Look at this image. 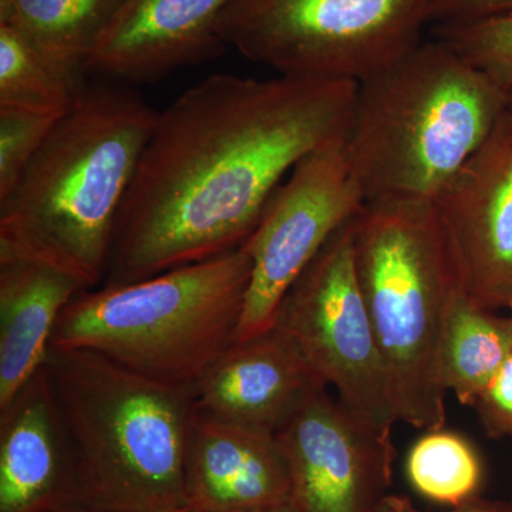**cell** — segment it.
I'll list each match as a JSON object with an SVG mask.
<instances>
[{
    "mask_svg": "<svg viewBox=\"0 0 512 512\" xmlns=\"http://www.w3.org/2000/svg\"><path fill=\"white\" fill-rule=\"evenodd\" d=\"M508 309H510V312H511V316H512V298H511V301L510 303H508V306H507Z\"/></svg>",
    "mask_w": 512,
    "mask_h": 512,
    "instance_id": "obj_29",
    "label": "cell"
},
{
    "mask_svg": "<svg viewBox=\"0 0 512 512\" xmlns=\"http://www.w3.org/2000/svg\"><path fill=\"white\" fill-rule=\"evenodd\" d=\"M464 288L491 311L512 298V109L436 200Z\"/></svg>",
    "mask_w": 512,
    "mask_h": 512,
    "instance_id": "obj_11",
    "label": "cell"
},
{
    "mask_svg": "<svg viewBox=\"0 0 512 512\" xmlns=\"http://www.w3.org/2000/svg\"><path fill=\"white\" fill-rule=\"evenodd\" d=\"M184 484L188 507L201 512H261L291 504V473L278 437L198 410Z\"/></svg>",
    "mask_w": 512,
    "mask_h": 512,
    "instance_id": "obj_14",
    "label": "cell"
},
{
    "mask_svg": "<svg viewBox=\"0 0 512 512\" xmlns=\"http://www.w3.org/2000/svg\"><path fill=\"white\" fill-rule=\"evenodd\" d=\"M365 202L350 168L345 137L313 151L293 168L242 245L251 258L252 274L237 342L274 326L286 292Z\"/></svg>",
    "mask_w": 512,
    "mask_h": 512,
    "instance_id": "obj_9",
    "label": "cell"
},
{
    "mask_svg": "<svg viewBox=\"0 0 512 512\" xmlns=\"http://www.w3.org/2000/svg\"><path fill=\"white\" fill-rule=\"evenodd\" d=\"M357 83L212 74L158 111L101 285L244 245L303 158L346 137Z\"/></svg>",
    "mask_w": 512,
    "mask_h": 512,
    "instance_id": "obj_1",
    "label": "cell"
},
{
    "mask_svg": "<svg viewBox=\"0 0 512 512\" xmlns=\"http://www.w3.org/2000/svg\"><path fill=\"white\" fill-rule=\"evenodd\" d=\"M49 512H104L100 510H96V508L87 507V505L83 504H73L67 505V507L59 508V510H53Z\"/></svg>",
    "mask_w": 512,
    "mask_h": 512,
    "instance_id": "obj_26",
    "label": "cell"
},
{
    "mask_svg": "<svg viewBox=\"0 0 512 512\" xmlns=\"http://www.w3.org/2000/svg\"><path fill=\"white\" fill-rule=\"evenodd\" d=\"M274 326L291 336L360 424L393 443L399 417L357 282L352 221L329 239L286 292Z\"/></svg>",
    "mask_w": 512,
    "mask_h": 512,
    "instance_id": "obj_8",
    "label": "cell"
},
{
    "mask_svg": "<svg viewBox=\"0 0 512 512\" xmlns=\"http://www.w3.org/2000/svg\"><path fill=\"white\" fill-rule=\"evenodd\" d=\"M43 369L72 450L80 504L104 512L188 507L194 386L156 382L82 349L50 348Z\"/></svg>",
    "mask_w": 512,
    "mask_h": 512,
    "instance_id": "obj_4",
    "label": "cell"
},
{
    "mask_svg": "<svg viewBox=\"0 0 512 512\" xmlns=\"http://www.w3.org/2000/svg\"><path fill=\"white\" fill-rule=\"evenodd\" d=\"M508 106L512 109V89L510 90V93H508Z\"/></svg>",
    "mask_w": 512,
    "mask_h": 512,
    "instance_id": "obj_28",
    "label": "cell"
},
{
    "mask_svg": "<svg viewBox=\"0 0 512 512\" xmlns=\"http://www.w3.org/2000/svg\"><path fill=\"white\" fill-rule=\"evenodd\" d=\"M474 407L488 437H512V350Z\"/></svg>",
    "mask_w": 512,
    "mask_h": 512,
    "instance_id": "obj_23",
    "label": "cell"
},
{
    "mask_svg": "<svg viewBox=\"0 0 512 512\" xmlns=\"http://www.w3.org/2000/svg\"><path fill=\"white\" fill-rule=\"evenodd\" d=\"M185 512H201V511L192 510V508L188 507V510H187V511H185Z\"/></svg>",
    "mask_w": 512,
    "mask_h": 512,
    "instance_id": "obj_30",
    "label": "cell"
},
{
    "mask_svg": "<svg viewBox=\"0 0 512 512\" xmlns=\"http://www.w3.org/2000/svg\"><path fill=\"white\" fill-rule=\"evenodd\" d=\"M251 274L239 247L80 292L57 320L50 348L90 350L156 382L195 386L237 343Z\"/></svg>",
    "mask_w": 512,
    "mask_h": 512,
    "instance_id": "obj_6",
    "label": "cell"
},
{
    "mask_svg": "<svg viewBox=\"0 0 512 512\" xmlns=\"http://www.w3.org/2000/svg\"><path fill=\"white\" fill-rule=\"evenodd\" d=\"M83 291L56 266L0 256V407L43 366L57 320Z\"/></svg>",
    "mask_w": 512,
    "mask_h": 512,
    "instance_id": "obj_16",
    "label": "cell"
},
{
    "mask_svg": "<svg viewBox=\"0 0 512 512\" xmlns=\"http://www.w3.org/2000/svg\"><path fill=\"white\" fill-rule=\"evenodd\" d=\"M296 512H375L392 484L396 448L328 392L313 394L276 434Z\"/></svg>",
    "mask_w": 512,
    "mask_h": 512,
    "instance_id": "obj_10",
    "label": "cell"
},
{
    "mask_svg": "<svg viewBox=\"0 0 512 512\" xmlns=\"http://www.w3.org/2000/svg\"><path fill=\"white\" fill-rule=\"evenodd\" d=\"M360 292L389 375L399 421L446 424L439 382L444 322L460 272L434 201H367L352 220Z\"/></svg>",
    "mask_w": 512,
    "mask_h": 512,
    "instance_id": "obj_5",
    "label": "cell"
},
{
    "mask_svg": "<svg viewBox=\"0 0 512 512\" xmlns=\"http://www.w3.org/2000/svg\"><path fill=\"white\" fill-rule=\"evenodd\" d=\"M6 2V0H0V3Z\"/></svg>",
    "mask_w": 512,
    "mask_h": 512,
    "instance_id": "obj_32",
    "label": "cell"
},
{
    "mask_svg": "<svg viewBox=\"0 0 512 512\" xmlns=\"http://www.w3.org/2000/svg\"><path fill=\"white\" fill-rule=\"evenodd\" d=\"M234 0H124L87 70L150 83L210 59L225 46L222 19Z\"/></svg>",
    "mask_w": 512,
    "mask_h": 512,
    "instance_id": "obj_13",
    "label": "cell"
},
{
    "mask_svg": "<svg viewBox=\"0 0 512 512\" xmlns=\"http://www.w3.org/2000/svg\"><path fill=\"white\" fill-rule=\"evenodd\" d=\"M80 504L72 450L43 366L0 407V512Z\"/></svg>",
    "mask_w": 512,
    "mask_h": 512,
    "instance_id": "obj_15",
    "label": "cell"
},
{
    "mask_svg": "<svg viewBox=\"0 0 512 512\" xmlns=\"http://www.w3.org/2000/svg\"><path fill=\"white\" fill-rule=\"evenodd\" d=\"M124 0H6L0 23L62 62L87 64L116 18Z\"/></svg>",
    "mask_w": 512,
    "mask_h": 512,
    "instance_id": "obj_18",
    "label": "cell"
},
{
    "mask_svg": "<svg viewBox=\"0 0 512 512\" xmlns=\"http://www.w3.org/2000/svg\"><path fill=\"white\" fill-rule=\"evenodd\" d=\"M375 512H423L414 507L412 500L402 495L386 494L377 505ZM450 512H512V500H487L474 497Z\"/></svg>",
    "mask_w": 512,
    "mask_h": 512,
    "instance_id": "obj_25",
    "label": "cell"
},
{
    "mask_svg": "<svg viewBox=\"0 0 512 512\" xmlns=\"http://www.w3.org/2000/svg\"><path fill=\"white\" fill-rule=\"evenodd\" d=\"M284 330L234 343L195 384L198 412L247 429L278 434L303 404L325 389Z\"/></svg>",
    "mask_w": 512,
    "mask_h": 512,
    "instance_id": "obj_12",
    "label": "cell"
},
{
    "mask_svg": "<svg viewBox=\"0 0 512 512\" xmlns=\"http://www.w3.org/2000/svg\"><path fill=\"white\" fill-rule=\"evenodd\" d=\"M261 512H296L295 508L291 504L281 505V507L271 508V510H265Z\"/></svg>",
    "mask_w": 512,
    "mask_h": 512,
    "instance_id": "obj_27",
    "label": "cell"
},
{
    "mask_svg": "<svg viewBox=\"0 0 512 512\" xmlns=\"http://www.w3.org/2000/svg\"><path fill=\"white\" fill-rule=\"evenodd\" d=\"M512 350V316L478 305L463 282L448 305L439 350V382L473 406Z\"/></svg>",
    "mask_w": 512,
    "mask_h": 512,
    "instance_id": "obj_17",
    "label": "cell"
},
{
    "mask_svg": "<svg viewBox=\"0 0 512 512\" xmlns=\"http://www.w3.org/2000/svg\"><path fill=\"white\" fill-rule=\"evenodd\" d=\"M406 471L421 497L453 508L477 497L483 484V464L476 448L444 427L426 431L413 444Z\"/></svg>",
    "mask_w": 512,
    "mask_h": 512,
    "instance_id": "obj_20",
    "label": "cell"
},
{
    "mask_svg": "<svg viewBox=\"0 0 512 512\" xmlns=\"http://www.w3.org/2000/svg\"><path fill=\"white\" fill-rule=\"evenodd\" d=\"M157 113L131 90L87 87L0 200V256L56 266L87 291L103 284Z\"/></svg>",
    "mask_w": 512,
    "mask_h": 512,
    "instance_id": "obj_2",
    "label": "cell"
},
{
    "mask_svg": "<svg viewBox=\"0 0 512 512\" xmlns=\"http://www.w3.org/2000/svg\"><path fill=\"white\" fill-rule=\"evenodd\" d=\"M188 510V507L187 508H184V510H180V511H177V512H185Z\"/></svg>",
    "mask_w": 512,
    "mask_h": 512,
    "instance_id": "obj_31",
    "label": "cell"
},
{
    "mask_svg": "<svg viewBox=\"0 0 512 512\" xmlns=\"http://www.w3.org/2000/svg\"><path fill=\"white\" fill-rule=\"evenodd\" d=\"M508 109V93L437 37L357 84L345 137L367 201L436 200Z\"/></svg>",
    "mask_w": 512,
    "mask_h": 512,
    "instance_id": "obj_3",
    "label": "cell"
},
{
    "mask_svg": "<svg viewBox=\"0 0 512 512\" xmlns=\"http://www.w3.org/2000/svg\"><path fill=\"white\" fill-rule=\"evenodd\" d=\"M431 35L493 80L504 92L512 89V15L431 26Z\"/></svg>",
    "mask_w": 512,
    "mask_h": 512,
    "instance_id": "obj_21",
    "label": "cell"
},
{
    "mask_svg": "<svg viewBox=\"0 0 512 512\" xmlns=\"http://www.w3.org/2000/svg\"><path fill=\"white\" fill-rule=\"evenodd\" d=\"M512 15V0H430L431 26L457 25Z\"/></svg>",
    "mask_w": 512,
    "mask_h": 512,
    "instance_id": "obj_24",
    "label": "cell"
},
{
    "mask_svg": "<svg viewBox=\"0 0 512 512\" xmlns=\"http://www.w3.org/2000/svg\"><path fill=\"white\" fill-rule=\"evenodd\" d=\"M60 117L0 109V200L18 184Z\"/></svg>",
    "mask_w": 512,
    "mask_h": 512,
    "instance_id": "obj_22",
    "label": "cell"
},
{
    "mask_svg": "<svg viewBox=\"0 0 512 512\" xmlns=\"http://www.w3.org/2000/svg\"><path fill=\"white\" fill-rule=\"evenodd\" d=\"M430 0H234L225 46L279 76L359 84L423 42Z\"/></svg>",
    "mask_w": 512,
    "mask_h": 512,
    "instance_id": "obj_7",
    "label": "cell"
},
{
    "mask_svg": "<svg viewBox=\"0 0 512 512\" xmlns=\"http://www.w3.org/2000/svg\"><path fill=\"white\" fill-rule=\"evenodd\" d=\"M84 72L0 23V109L63 116L89 87Z\"/></svg>",
    "mask_w": 512,
    "mask_h": 512,
    "instance_id": "obj_19",
    "label": "cell"
}]
</instances>
